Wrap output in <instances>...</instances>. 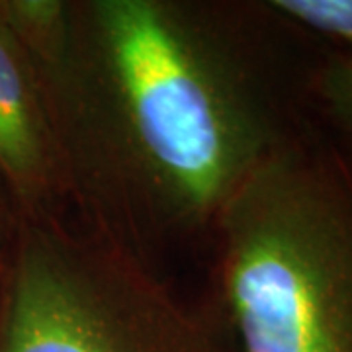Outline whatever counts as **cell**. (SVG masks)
Wrapping results in <instances>:
<instances>
[{"label":"cell","instance_id":"cell-1","mask_svg":"<svg viewBox=\"0 0 352 352\" xmlns=\"http://www.w3.org/2000/svg\"><path fill=\"white\" fill-rule=\"evenodd\" d=\"M323 43L268 2L69 0L34 63L73 214L159 268L206 249L258 164L305 113Z\"/></svg>","mask_w":352,"mask_h":352},{"label":"cell","instance_id":"cell-2","mask_svg":"<svg viewBox=\"0 0 352 352\" xmlns=\"http://www.w3.org/2000/svg\"><path fill=\"white\" fill-rule=\"evenodd\" d=\"M235 352H352V145L302 122L227 204L208 245Z\"/></svg>","mask_w":352,"mask_h":352},{"label":"cell","instance_id":"cell-3","mask_svg":"<svg viewBox=\"0 0 352 352\" xmlns=\"http://www.w3.org/2000/svg\"><path fill=\"white\" fill-rule=\"evenodd\" d=\"M0 352H221L214 317L76 215L20 219Z\"/></svg>","mask_w":352,"mask_h":352},{"label":"cell","instance_id":"cell-7","mask_svg":"<svg viewBox=\"0 0 352 352\" xmlns=\"http://www.w3.org/2000/svg\"><path fill=\"white\" fill-rule=\"evenodd\" d=\"M18 214L6 190L0 186V251H8L12 247L16 231H18Z\"/></svg>","mask_w":352,"mask_h":352},{"label":"cell","instance_id":"cell-8","mask_svg":"<svg viewBox=\"0 0 352 352\" xmlns=\"http://www.w3.org/2000/svg\"><path fill=\"white\" fill-rule=\"evenodd\" d=\"M6 284H8V251H0V319L6 300Z\"/></svg>","mask_w":352,"mask_h":352},{"label":"cell","instance_id":"cell-4","mask_svg":"<svg viewBox=\"0 0 352 352\" xmlns=\"http://www.w3.org/2000/svg\"><path fill=\"white\" fill-rule=\"evenodd\" d=\"M0 186L18 219L73 214L63 157L36 67L0 18Z\"/></svg>","mask_w":352,"mask_h":352},{"label":"cell","instance_id":"cell-5","mask_svg":"<svg viewBox=\"0 0 352 352\" xmlns=\"http://www.w3.org/2000/svg\"><path fill=\"white\" fill-rule=\"evenodd\" d=\"M305 106L333 135L352 145V53L323 45L307 75Z\"/></svg>","mask_w":352,"mask_h":352},{"label":"cell","instance_id":"cell-6","mask_svg":"<svg viewBox=\"0 0 352 352\" xmlns=\"http://www.w3.org/2000/svg\"><path fill=\"white\" fill-rule=\"evenodd\" d=\"M284 20L331 50L352 53V0H266Z\"/></svg>","mask_w":352,"mask_h":352}]
</instances>
